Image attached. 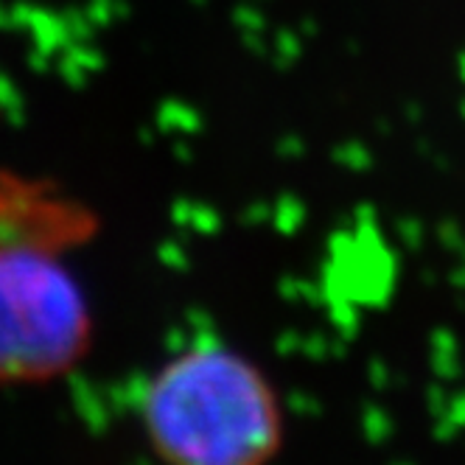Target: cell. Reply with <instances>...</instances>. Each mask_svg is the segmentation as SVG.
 <instances>
[{
	"label": "cell",
	"mask_w": 465,
	"mask_h": 465,
	"mask_svg": "<svg viewBox=\"0 0 465 465\" xmlns=\"http://www.w3.org/2000/svg\"><path fill=\"white\" fill-rule=\"evenodd\" d=\"M98 216L48 180L0 172V387L71 376L93 348V312L68 255Z\"/></svg>",
	"instance_id": "cell-1"
},
{
	"label": "cell",
	"mask_w": 465,
	"mask_h": 465,
	"mask_svg": "<svg viewBox=\"0 0 465 465\" xmlns=\"http://www.w3.org/2000/svg\"><path fill=\"white\" fill-rule=\"evenodd\" d=\"M152 451L174 465H261L286 435L281 395L258 364L227 345H191L141 392Z\"/></svg>",
	"instance_id": "cell-2"
}]
</instances>
